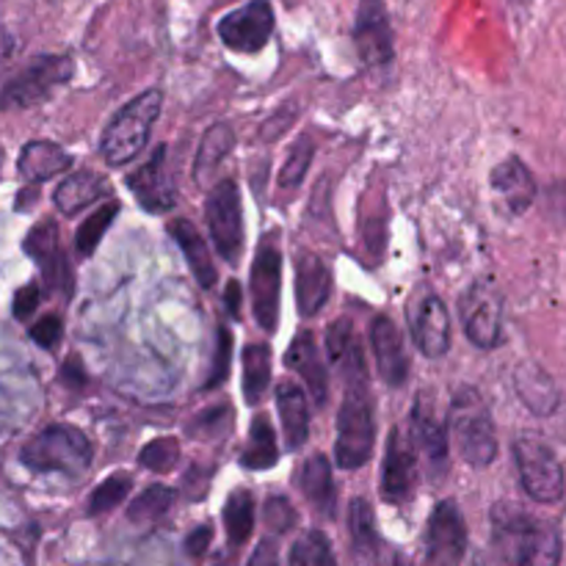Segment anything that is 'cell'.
I'll use <instances>...</instances> for the list:
<instances>
[{
  "label": "cell",
  "instance_id": "cell-1",
  "mask_svg": "<svg viewBox=\"0 0 566 566\" xmlns=\"http://www.w3.org/2000/svg\"><path fill=\"white\" fill-rule=\"evenodd\" d=\"M562 536L558 528L514 503L492 509L490 542L475 553L473 566H558Z\"/></svg>",
  "mask_w": 566,
  "mask_h": 566
},
{
  "label": "cell",
  "instance_id": "cell-2",
  "mask_svg": "<svg viewBox=\"0 0 566 566\" xmlns=\"http://www.w3.org/2000/svg\"><path fill=\"white\" fill-rule=\"evenodd\" d=\"M92 440L81 429L66 423H53L33 434L22 446L20 462L33 473L83 475L92 468Z\"/></svg>",
  "mask_w": 566,
  "mask_h": 566
},
{
  "label": "cell",
  "instance_id": "cell-3",
  "mask_svg": "<svg viewBox=\"0 0 566 566\" xmlns=\"http://www.w3.org/2000/svg\"><path fill=\"white\" fill-rule=\"evenodd\" d=\"M448 434L457 446L459 457L470 468H490L497 457V434L492 415L486 409L484 398L473 387L457 390L451 403V420H448Z\"/></svg>",
  "mask_w": 566,
  "mask_h": 566
},
{
  "label": "cell",
  "instance_id": "cell-4",
  "mask_svg": "<svg viewBox=\"0 0 566 566\" xmlns=\"http://www.w3.org/2000/svg\"><path fill=\"white\" fill-rule=\"evenodd\" d=\"M160 105H164V94L158 88H149V92L133 97L125 108L116 111L99 138V155L105 158V164L125 166L127 160L144 153L153 125L160 116Z\"/></svg>",
  "mask_w": 566,
  "mask_h": 566
},
{
  "label": "cell",
  "instance_id": "cell-5",
  "mask_svg": "<svg viewBox=\"0 0 566 566\" xmlns=\"http://www.w3.org/2000/svg\"><path fill=\"white\" fill-rule=\"evenodd\" d=\"M376 420L368 379L348 381L340 415H337L335 459L343 470H359L374 453Z\"/></svg>",
  "mask_w": 566,
  "mask_h": 566
},
{
  "label": "cell",
  "instance_id": "cell-6",
  "mask_svg": "<svg viewBox=\"0 0 566 566\" xmlns=\"http://www.w3.org/2000/svg\"><path fill=\"white\" fill-rule=\"evenodd\" d=\"M72 75H75V64L70 55H36L9 81L0 83V111L31 108V105L44 103Z\"/></svg>",
  "mask_w": 566,
  "mask_h": 566
},
{
  "label": "cell",
  "instance_id": "cell-7",
  "mask_svg": "<svg viewBox=\"0 0 566 566\" xmlns=\"http://www.w3.org/2000/svg\"><path fill=\"white\" fill-rule=\"evenodd\" d=\"M514 459H517L520 479L525 492L536 503H556L564 497V470L556 453L534 434H523L514 442Z\"/></svg>",
  "mask_w": 566,
  "mask_h": 566
},
{
  "label": "cell",
  "instance_id": "cell-8",
  "mask_svg": "<svg viewBox=\"0 0 566 566\" xmlns=\"http://www.w3.org/2000/svg\"><path fill=\"white\" fill-rule=\"evenodd\" d=\"M459 315H462L464 335L473 346L495 348L503 337V296L495 282L475 280L459 296Z\"/></svg>",
  "mask_w": 566,
  "mask_h": 566
},
{
  "label": "cell",
  "instance_id": "cell-9",
  "mask_svg": "<svg viewBox=\"0 0 566 566\" xmlns=\"http://www.w3.org/2000/svg\"><path fill=\"white\" fill-rule=\"evenodd\" d=\"M210 235H213L216 252L230 265H238L243 254V213L238 186L232 180H221L210 188V197L205 202Z\"/></svg>",
  "mask_w": 566,
  "mask_h": 566
},
{
  "label": "cell",
  "instance_id": "cell-10",
  "mask_svg": "<svg viewBox=\"0 0 566 566\" xmlns=\"http://www.w3.org/2000/svg\"><path fill=\"white\" fill-rule=\"evenodd\" d=\"M409 332H412L415 346L423 352V357L440 359L451 348V315L446 302L429 287H420L407 307Z\"/></svg>",
  "mask_w": 566,
  "mask_h": 566
},
{
  "label": "cell",
  "instance_id": "cell-11",
  "mask_svg": "<svg viewBox=\"0 0 566 566\" xmlns=\"http://www.w3.org/2000/svg\"><path fill=\"white\" fill-rule=\"evenodd\" d=\"M426 566H462L468 551V525L453 501L437 503L426 525Z\"/></svg>",
  "mask_w": 566,
  "mask_h": 566
},
{
  "label": "cell",
  "instance_id": "cell-12",
  "mask_svg": "<svg viewBox=\"0 0 566 566\" xmlns=\"http://www.w3.org/2000/svg\"><path fill=\"white\" fill-rule=\"evenodd\" d=\"M216 31L221 42L235 53H260L274 33V9L269 0H249L247 6L221 17Z\"/></svg>",
  "mask_w": 566,
  "mask_h": 566
},
{
  "label": "cell",
  "instance_id": "cell-13",
  "mask_svg": "<svg viewBox=\"0 0 566 566\" xmlns=\"http://www.w3.org/2000/svg\"><path fill=\"white\" fill-rule=\"evenodd\" d=\"M280 287H282V254L271 241L254 254L252 265V304H254V321L260 329L274 335L276 324H280Z\"/></svg>",
  "mask_w": 566,
  "mask_h": 566
},
{
  "label": "cell",
  "instance_id": "cell-14",
  "mask_svg": "<svg viewBox=\"0 0 566 566\" xmlns=\"http://www.w3.org/2000/svg\"><path fill=\"white\" fill-rule=\"evenodd\" d=\"M418 492V457L412 442L403 437L401 429L390 431L381 464V497L392 506H403Z\"/></svg>",
  "mask_w": 566,
  "mask_h": 566
},
{
  "label": "cell",
  "instance_id": "cell-15",
  "mask_svg": "<svg viewBox=\"0 0 566 566\" xmlns=\"http://www.w3.org/2000/svg\"><path fill=\"white\" fill-rule=\"evenodd\" d=\"M127 188L149 213H169L175 208L177 191L175 180L166 169V144H158L147 164H142L133 175H127Z\"/></svg>",
  "mask_w": 566,
  "mask_h": 566
},
{
  "label": "cell",
  "instance_id": "cell-16",
  "mask_svg": "<svg viewBox=\"0 0 566 566\" xmlns=\"http://www.w3.org/2000/svg\"><path fill=\"white\" fill-rule=\"evenodd\" d=\"M25 252L31 254L39 263V269H42L44 285H48L50 291L70 296L72 269L70 263H66V254L59 243V227H55V221H39V224L28 232Z\"/></svg>",
  "mask_w": 566,
  "mask_h": 566
},
{
  "label": "cell",
  "instance_id": "cell-17",
  "mask_svg": "<svg viewBox=\"0 0 566 566\" xmlns=\"http://www.w3.org/2000/svg\"><path fill=\"white\" fill-rule=\"evenodd\" d=\"M354 44L368 66H387L392 61V28L381 0H363L354 22Z\"/></svg>",
  "mask_w": 566,
  "mask_h": 566
},
{
  "label": "cell",
  "instance_id": "cell-18",
  "mask_svg": "<svg viewBox=\"0 0 566 566\" xmlns=\"http://www.w3.org/2000/svg\"><path fill=\"white\" fill-rule=\"evenodd\" d=\"M412 448L423 453L429 473L446 475L448 470V426L437 415L431 398L420 396L412 407Z\"/></svg>",
  "mask_w": 566,
  "mask_h": 566
},
{
  "label": "cell",
  "instance_id": "cell-19",
  "mask_svg": "<svg viewBox=\"0 0 566 566\" xmlns=\"http://www.w3.org/2000/svg\"><path fill=\"white\" fill-rule=\"evenodd\" d=\"M370 346H374L381 379L390 387H401L409 379V354L396 321H390L387 315H376L370 321Z\"/></svg>",
  "mask_w": 566,
  "mask_h": 566
},
{
  "label": "cell",
  "instance_id": "cell-20",
  "mask_svg": "<svg viewBox=\"0 0 566 566\" xmlns=\"http://www.w3.org/2000/svg\"><path fill=\"white\" fill-rule=\"evenodd\" d=\"M332 296L329 265L310 249H298L296 254V302L304 318H313L326 307Z\"/></svg>",
  "mask_w": 566,
  "mask_h": 566
},
{
  "label": "cell",
  "instance_id": "cell-21",
  "mask_svg": "<svg viewBox=\"0 0 566 566\" xmlns=\"http://www.w3.org/2000/svg\"><path fill=\"white\" fill-rule=\"evenodd\" d=\"M285 363L287 368L302 376L315 407H326V401H329V374H326L324 357H321V348L315 343L313 332L304 329L293 337Z\"/></svg>",
  "mask_w": 566,
  "mask_h": 566
},
{
  "label": "cell",
  "instance_id": "cell-22",
  "mask_svg": "<svg viewBox=\"0 0 566 566\" xmlns=\"http://www.w3.org/2000/svg\"><path fill=\"white\" fill-rule=\"evenodd\" d=\"M326 354H329L332 365L343 374L348 381L368 379V363H365V352L359 346V337L354 332V324L348 318H337L335 324L326 329Z\"/></svg>",
  "mask_w": 566,
  "mask_h": 566
},
{
  "label": "cell",
  "instance_id": "cell-23",
  "mask_svg": "<svg viewBox=\"0 0 566 566\" xmlns=\"http://www.w3.org/2000/svg\"><path fill=\"white\" fill-rule=\"evenodd\" d=\"M492 188L501 193L512 213H525L536 199V180L520 158H506L492 171Z\"/></svg>",
  "mask_w": 566,
  "mask_h": 566
},
{
  "label": "cell",
  "instance_id": "cell-24",
  "mask_svg": "<svg viewBox=\"0 0 566 566\" xmlns=\"http://www.w3.org/2000/svg\"><path fill=\"white\" fill-rule=\"evenodd\" d=\"M111 193V182L103 175L92 169L75 171V175L64 177L61 186L55 188V208L64 216H77L81 210L92 208L94 202H99L103 197Z\"/></svg>",
  "mask_w": 566,
  "mask_h": 566
},
{
  "label": "cell",
  "instance_id": "cell-25",
  "mask_svg": "<svg viewBox=\"0 0 566 566\" xmlns=\"http://www.w3.org/2000/svg\"><path fill=\"white\" fill-rule=\"evenodd\" d=\"M72 166V155L53 142H31L22 147L17 169L28 182L39 186L44 180H53L55 175H64Z\"/></svg>",
  "mask_w": 566,
  "mask_h": 566
},
{
  "label": "cell",
  "instance_id": "cell-26",
  "mask_svg": "<svg viewBox=\"0 0 566 566\" xmlns=\"http://www.w3.org/2000/svg\"><path fill=\"white\" fill-rule=\"evenodd\" d=\"M276 409L282 415L287 451H298L310 437V407L302 387H296L293 381H282L276 387Z\"/></svg>",
  "mask_w": 566,
  "mask_h": 566
},
{
  "label": "cell",
  "instance_id": "cell-27",
  "mask_svg": "<svg viewBox=\"0 0 566 566\" xmlns=\"http://www.w3.org/2000/svg\"><path fill=\"white\" fill-rule=\"evenodd\" d=\"M169 235L175 238L177 247H180V252L186 254L188 265H191V271H193V276H197L199 285H202L205 291H210V287L216 285V263H213V258H210L208 243L202 241V235H199L197 227H193L188 219H171Z\"/></svg>",
  "mask_w": 566,
  "mask_h": 566
},
{
  "label": "cell",
  "instance_id": "cell-28",
  "mask_svg": "<svg viewBox=\"0 0 566 566\" xmlns=\"http://www.w3.org/2000/svg\"><path fill=\"white\" fill-rule=\"evenodd\" d=\"M298 490L315 506V512L332 517L335 514V479H332V462L324 453H315L310 462H304V468L298 470Z\"/></svg>",
  "mask_w": 566,
  "mask_h": 566
},
{
  "label": "cell",
  "instance_id": "cell-29",
  "mask_svg": "<svg viewBox=\"0 0 566 566\" xmlns=\"http://www.w3.org/2000/svg\"><path fill=\"white\" fill-rule=\"evenodd\" d=\"M235 147V133L230 125H213L208 127V133L202 136L197 149V158H193V177H197L199 186H210L213 175L219 171V166L224 164L227 155Z\"/></svg>",
  "mask_w": 566,
  "mask_h": 566
},
{
  "label": "cell",
  "instance_id": "cell-30",
  "mask_svg": "<svg viewBox=\"0 0 566 566\" xmlns=\"http://www.w3.org/2000/svg\"><path fill=\"white\" fill-rule=\"evenodd\" d=\"M348 536H352V551L359 562L374 564L379 558V531H376V514L365 497H354L348 506Z\"/></svg>",
  "mask_w": 566,
  "mask_h": 566
},
{
  "label": "cell",
  "instance_id": "cell-31",
  "mask_svg": "<svg viewBox=\"0 0 566 566\" xmlns=\"http://www.w3.org/2000/svg\"><path fill=\"white\" fill-rule=\"evenodd\" d=\"M280 459V446H276L274 426L265 415H258L249 426V440L241 453V464L247 470H269Z\"/></svg>",
  "mask_w": 566,
  "mask_h": 566
},
{
  "label": "cell",
  "instance_id": "cell-32",
  "mask_svg": "<svg viewBox=\"0 0 566 566\" xmlns=\"http://www.w3.org/2000/svg\"><path fill=\"white\" fill-rule=\"evenodd\" d=\"M514 385H517L520 398L528 403L534 412L551 415L556 409L558 392L553 387V381L547 379V374L536 365H520L517 374H514Z\"/></svg>",
  "mask_w": 566,
  "mask_h": 566
},
{
  "label": "cell",
  "instance_id": "cell-33",
  "mask_svg": "<svg viewBox=\"0 0 566 566\" xmlns=\"http://www.w3.org/2000/svg\"><path fill=\"white\" fill-rule=\"evenodd\" d=\"M243 365V398L247 403H258L271 385V346L249 343L241 354Z\"/></svg>",
  "mask_w": 566,
  "mask_h": 566
},
{
  "label": "cell",
  "instance_id": "cell-34",
  "mask_svg": "<svg viewBox=\"0 0 566 566\" xmlns=\"http://www.w3.org/2000/svg\"><path fill=\"white\" fill-rule=\"evenodd\" d=\"M224 528L232 547H243L254 531V497L249 490H235L224 503Z\"/></svg>",
  "mask_w": 566,
  "mask_h": 566
},
{
  "label": "cell",
  "instance_id": "cell-35",
  "mask_svg": "<svg viewBox=\"0 0 566 566\" xmlns=\"http://www.w3.org/2000/svg\"><path fill=\"white\" fill-rule=\"evenodd\" d=\"M175 503V492L164 484H155L149 490H144L136 501L127 506V520L136 525H147V523H158L166 512Z\"/></svg>",
  "mask_w": 566,
  "mask_h": 566
},
{
  "label": "cell",
  "instance_id": "cell-36",
  "mask_svg": "<svg viewBox=\"0 0 566 566\" xmlns=\"http://www.w3.org/2000/svg\"><path fill=\"white\" fill-rule=\"evenodd\" d=\"M116 213H119V202H108V205H103V208L94 210V213L88 216L81 227H77L75 249L81 258H92L94 249H97L99 241H103L105 230L114 224Z\"/></svg>",
  "mask_w": 566,
  "mask_h": 566
},
{
  "label": "cell",
  "instance_id": "cell-37",
  "mask_svg": "<svg viewBox=\"0 0 566 566\" xmlns=\"http://www.w3.org/2000/svg\"><path fill=\"white\" fill-rule=\"evenodd\" d=\"M130 486H133V479L127 473L108 475V479H105L103 484L94 486L92 495H88V501H86L88 517H99V514H105V512H114V509L127 497Z\"/></svg>",
  "mask_w": 566,
  "mask_h": 566
},
{
  "label": "cell",
  "instance_id": "cell-38",
  "mask_svg": "<svg viewBox=\"0 0 566 566\" xmlns=\"http://www.w3.org/2000/svg\"><path fill=\"white\" fill-rule=\"evenodd\" d=\"M291 566H337L329 539L321 531H310L291 547Z\"/></svg>",
  "mask_w": 566,
  "mask_h": 566
},
{
  "label": "cell",
  "instance_id": "cell-39",
  "mask_svg": "<svg viewBox=\"0 0 566 566\" xmlns=\"http://www.w3.org/2000/svg\"><path fill=\"white\" fill-rule=\"evenodd\" d=\"M180 457H182L180 440H175V437H158V440H153L149 446L142 448V453H138V464H142L144 470H149V473L164 475L177 468Z\"/></svg>",
  "mask_w": 566,
  "mask_h": 566
},
{
  "label": "cell",
  "instance_id": "cell-40",
  "mask_svg": "<svg viewBox=\"0 0 566 566\" xmlns=\"http://www.w3.org/2000/svg\"><path fill=\"white\" fill-rule=\"evenodd\" d=\"M315 155V142L310 136H302L296 144H293L291 155L282 164L280 171V188L282 191H296L298 186L304 182V175L310 171V164H313Z\"/></svg>",
  "mask_w": 566,
  "mask_h": 566
},
{
  "label": "cell",
  "instance_id": "cell-41",
  "mask_svg": "<svg viewBox=\"0 0 566 566\" xmlns=\"http://www.w3.org/2000/svg\"><path fill=\"white\" fill-rule=\"evenodd\" d=\"M230 429H232L230 403H219V407L205 409V412H199L197 418L188 423V434L197 437V440H202V442L219 440V437L230 434Z\"/></svg>",
  "mask_w": 566,
  "mask_h": 566
},
{
  "label": "cell",
  "instance_id": "cell-42",
  "mask_svg": "<svg viewBox=\"0 0 566 566\" xmlns=\"http://www.w3.org/2000/svg\"><path fill=\"white\" fill-rule=\"evenodd\" d=\"M232 365V332L224 324L216 329V352H213V365H210L208 381H205V390H213V387L224 385L227 374H230Z\"/></svg>",
  "mask_w": 566,
  "mask_h": 566
},
{
  "label": "cell",
  "instance_id": "cell-43",
  "mask_svg": "<svg viewBox=\"0 0 566 566\" xmlns=\"http://www.w3.org/2000/svg\"><path fill=\"white\" fill-rule=\"evenodd\" d=\"M263 520H265V528H271L274 534H287V531L296 525V509L291 506L287 497L280 495H271L269 501L263 503Z\"/></svg>",
  "mask_w": 566,
  "mask_h": 566
},
{
  "label": "cell",
  "instance_id": "cell-44",
  "mask_svg": "<svg viewBox=\"0 0 566 566\" xmlns=\"http://www.w3.org/2000/svg\"><path fill=\"white\" fill-rule=\"evenodd\" d=\"M31 337L42 348H55L64 337V324H61L59 315H44V318H39V324H33Z\"/></svg>",
  "mask_w": 566,
  "mask_h": 566
},
{
  "label": "cell",
  "instance_id": "cell-45",
  "mask_svg": "<svg viewBox=\"0 0 566 566\" xmlns=\"http://www.w3.org/2000/svg\"><path fill=\"white\" fill-rule=\"evenodd\" d=\"M42 296H44V291L39 285L20 287V291L14 293V315H17V318H20V321L31 318V315L36 313L39 304H42Z\"/></svg>",
  "mask_w": 566,
  "mask_h": 566
},
{
  "label": "cell",
  "instance_id": "cell-46",
  "mask_svg": "<svg viewBox=\"0 0 566 566\" xmlns=\"http://www.w3.org/2000/svg\"><path fill=\"white\" fill-rule=\"evenodd\" d=\"M293 119H296V108H291V105H287L285 111H276V114L265 122L263 130H260V136H263L265 142H274V138H280L282 133H285V127L293 125Z\"/></svg>",
  "mask_w": 566,
  "mask_h": 566
},
{
  "label": "cell",
  "instance_id": "cell-47",
  "mask_svg": "<svg viewBox=\"0 0 566 566\" xmlns=\"http://www.w3.org/2000/svg\"><path fill=\"white\" fill-rule=\"evenodd\" d=\"M210 539H213V531H210V525H199V528H193L191 534H188L186 553L191 558H202L205 553H208Z\"/></svg>",
  "mask_w": 566,
  "mask_h": 566
},
{
  "label": "cell",
  "instance_id": "cell-48",
  "mask_svg": "<svg viewBox=\"0 0 566 566\" xmlns=\"http://www.w3.org/2000/svg\"><path fill=\"white\" fill-rule=\"evenodd\" d=\"M61 381H64L66 387H72V390H83V385H86V370H83L81 359H66L64 368H61Z\"/></svg>",
  "mask_w": 566,
  "mask_h": 566
},
{
  "label": "cell",
  "instance_id": "cell-49",
  "mask_svg": "<svg viewBox=\"0 0 566 566\" xmlns=\"http://www.w3.org/2000/svg\"><path fill=\"white\" fill-rule=\"evenodd\" d=\"M247 566H280V553H276V545L271 539L260 542L254 556L249 558Z\"/></svg>",
  "mask_w": 566,
  "mask_h": 566
},
{
  "label": "cell",
  "instance_id": "cell-50",
  "mask_svg": "<svg viewBox=\"0 0 566 566\" xmlns=\"http://www.w3.org/2000/svg\"><path fill=\"white\" fill-rule=\"evenodd\" d=\"M224 302H227V310H230L232 318H238V315H241V285H238L235 280L227 282Z\"/></svg>",
  "mask_w": 566,
  "mask_h": 566
},
{
  "label": "cell",
  "instance_id": "cell-51",
  "mask_svg": "<svg viewBox=\"0 0 566 566\" xmlns=\"http://www.w3.org/2000/svg\"><path fill=\"white\" fill-rule=\"evenodd\" d=\"M20 202H17V208L20 210H25V208H31L33 202H36V188H25V191L20 193Z\"/></svg>",
  "mask_w": 566,
  "mask_h": 566
},
{
  "label": "cell",
  "instance_id": "cell-52",
  "mask_svg": "<svg viewBox=\"0 0 566 566\" xmlns=\"http://www.w3.org/2000/svg\"><path fill=\"white\" fill-rule=\"evenodd\" d=\"M11 48H14V42H11L9 33H6L3 28H0V61H6V55L11 53Z\"/></svg>",
  "mask_w": 566,
  "mask_h": 566
},
{
  "label": "cell",
  "instance_id": "cell-53",
  "mask_svg": "<svg viewBox=\"0 0 566 566\" xmlns=\"http://www.w3.org/2000/svg\"><path fill=\"white\" fill-rule=\"evenodd\" d=\"M392 566H409V562H407V558H403V556H398L396 564H392Z\"/></svg>",
  "mask_w": 566,
  "mask_h": 566
},
{
  "label": "cell",
  "instance_id": "cell-54",
  "mask_svg": "<svg viewBox=\"0 0 566 566\" xmlns=\"http://www.w3.org/2000/svg\"><path fill=\"white\" fill-rule=\"evenodd\" d=\"M219 566H224V564H219Z\"/></svg>",
  "mask_w": 566,
  "mask_h": 566
}]
</instances>
